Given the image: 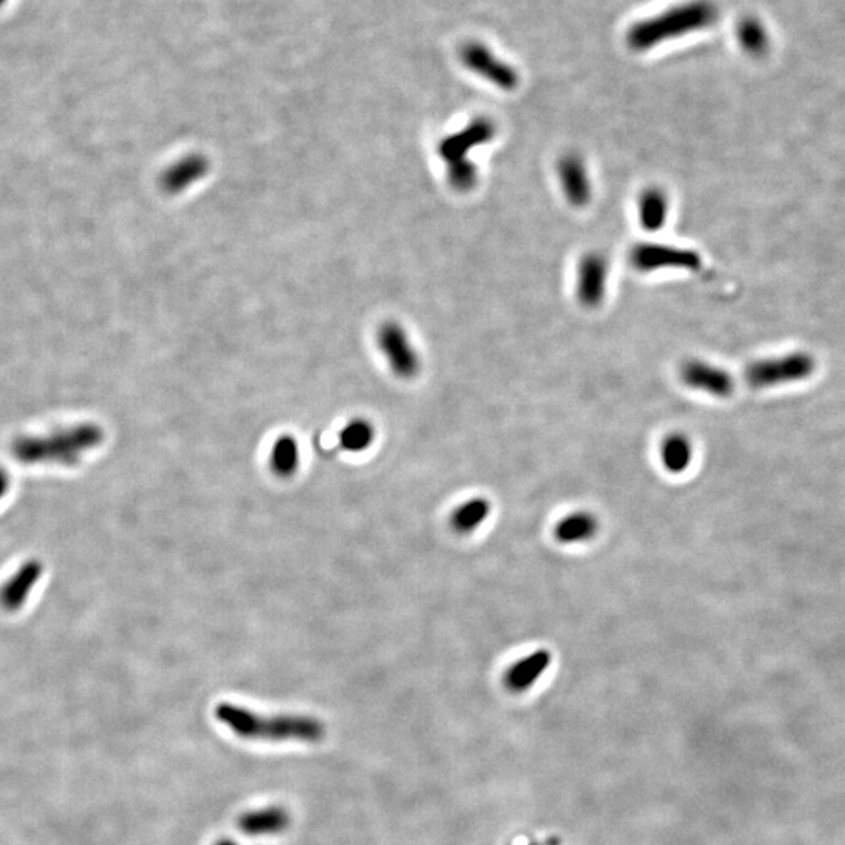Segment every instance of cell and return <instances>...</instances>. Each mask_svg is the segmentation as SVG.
I'll list each match as a JSON object with an SVG mask.
<instances>
[{"label": "cell", "instance_id": "cell-6", "mask_svg": "<svg viewBox=\"0 0 845 845\" xmlns=\"http://www.w3.org/2000/svg\"><path fill=\"white\" fill-rule=\"evenodd\" d=\"M630 260L631 265L641 273L667 268L697 271L702 267V257L697 252L662 243H639L631 249Z\"/></svg>", "mask_w": 845, "mask_h": 845}, {"label": "cell", "instance_id": "cell-18", "mask_svg": "<svg viewBox=\"0 0 845 845\" xmlns=\"http://www.w3.org/2000/svg\"><path fill=\"white\" fill-rule=\"evenodd\" d=\"M739 44L752 57H763L770 47L769 33L763 22L755 16H745L736 27Z\"/></svg>", "mask_w": 845, "mask_h": 845}, {"label": "cell", "instance_id": "cell-23", "mask_svg": "<svg viewBox=\"0 0 845 845\" xmlns=\"http://www.w3.org/2000/svg\"><path fill=\"white\" fill-rule=\"evenodd\" d=\"M216 845H237V844H235L234 841H229V839H226V841H220Z\"/></svg>", "mask_w": 845, "mask_h": 845}, {"label": "cell", "instance_id": "cell-17", "mask_svg": "<svg viewBox=\"0 0 845 845\" xmlns=\"http://www.w3.org/2000/svg\"><path fill=\"white\" fill-rule=\"evenodd\" d=\"M492 511V504L486 498H473L461 504L451 515V528L457 534H470L486 522Z\"/></svg>", "mask_w": 845, "mask_h": 845}, {"label": "cell", "instance_id": "cell-12", "mask_svg": "<svg viewBox=\"0 0 845 845\" xmlns=\"http://www.w3.org/2000/svg\"><path fill=\"white\" fill-rule=\"evenodd\" d=\"M551 659L553 658L550 651H533L531 655L525 656L507 669L504 673V686L514 694L529 691L537 680L542 678L543 673L547 672Z\"/></svg>", "mask_w": 845, "mask_h": 845}, {"label": "cell", "instance_id": "cell-20", "mask_svg": "<svg viewBox=\"0 0 845 845\" xmlns=\"http://www.w3.org/2000/svg\"><path fill=\"white\" fill-rule=\"evenodd\" d=\"M271 470L281 478H288L296 472L299 464L298 443L293 437L282 436L274 442L270 456Z\"/></svg>", "mask_w": 845, "mask_h": 845}, {"label": "cell", "instance_id": "cell-7", "mask_svg": "<svg viewBox=\"0 0 845 845\" xmlns=\"http://www.w3.org/2000/svg\"><path fill=\"white\" fill-rule=\"evenodd\" d=\"M462 63L482 79L504 91H514L520 83V74L514 66L504 62L479 41H468L459 52Z\"/></svg>", "mask_w": 845, "mask_h": 845}, {"label": "cell", "instance_id": "cell-4", "mask_svg": "<svg viewBox=\"0 0 845 845\" xmlns=\"http://www.w3.org/2000/svg\"><path fill=\"white\" fill-rule=\"evenodd\" d=\"M98 440V429H74L51 439L21 440L16 446V453L24 462L57 461L68 464L76 462L80 451L87 450L91 443H98Z\"/></svg>", "mask_w": 845, "mask_h": 845}, {"label": "cell", "instance_id": "cell-16", "mask_svg": "<svg viewBox=\"0 0 845 845\" xmlns=\"http://www.w3.org/2000/svg\"><path fill=\"white\" fill-rule=\"evenodd\" d=\"M639 220L642 227L650 232H656L664 227L669 215V198L666 191L659 187H650L642 191L639 198Z\"/></svg>", "mask_w": 845, "mask_h": 845}, {"label": "cell", "instance_id": "cell-22", "mask_svg": "<svg viewBox=\"0 0 845 845\" xmlns=\"http://www.w3.org/2000/svg\"><path fill=\"white\" fill-rule=\"evenodd\" d=\"M5 487H7V478H5L4 473L0 472V497H2Z\"/></svg>", "mask_w": 845, "mask_h": 845}, {"label": "cell", "instance_id": "cell-1", "mask_svg": "<svg viewBox=\"0 0 845 845\" xmlns=\"http://www.w3.org/2000/svg\"><path fill=\"white\" fill-rule=\"evenodd\" d=\"M216 719L226 725L238 738L252 741L318 742L324 738L326 728L320 720L309 716H262L245 706L220 703L215 709Z\"/></svg>", "mask_w": 845, "mask_h": 845}, {"label": "cell", "instance_id": "cell-9", "mask_svg": "<svg viewBox=\"0 0 845 845\" xmlns=\"http://www.w3.org/2000/svg\"><path fill=\"white\" fill-rule=\"evenodd\" d=\"M609 263L600 252H589L579 262L576 277V295L583 306L594 307L603 303L608 287Z\"/></svg>", "mask_w": 845, "mask_h": 845}, {"label": "cell", "instance_id": "cell-19", "mask_svg": "<svg viewBox=\"0 0 845 845\" xmlns=\"http://www.w3.org/2000/svg\"><path fill=\"white\" fill-rule=\"evenodd\" d=\"M692 443L684 434H670L661 445V461L667 472L680 473L686 472L687 467L692 462Z\"/></svg>", "mask_w": 845, "mask_h": 845}, {"label": "cell", "instance_id": "cell-25", "mask_svg": "<svg viewBox=\"0 0 845 845\" xmlns=\"http://www.w3.org/2000/svg\"><path fill=\"white\" fill-rule=\"evenodd\" d=\"M529 845H543V844H529Z\"/></svg>", "mask_w": 845, "mask_h": 845}, {"label": "cell", "instance_id": "cell-21", "mask_svg": "<svg viewBox=\"0 0 845 845\" xmlns=\"http://www.w3.org/2000/svg\"><path fill=\"white\" fill-rule=\"evenodd\" d=\"M374 439V429L371 423L362 418L349 421L348 425L340 432V446L343 450L351 453L367 450Z\"/></svg>", "mask_w": 845, "mask_h": 845}, {"label": "cell", "instance_id": "cell-2", "mask_svg": "<svg viewBox=\"0 0 845 845\" xmlns=\"http://www.w3.org/2000/svg\"><path fill=\"white\" fill-rule=\"evenodd\" d=\"M720 11L711 0H691L636 22L626 33V43L636 52L650 51L661 43L708 29L719 21Z\"/></svg>", "mask_w": 845, "mask_h": 845}, {"label": "cell", "instance_id": "cell-11", "mask_svg": "<svg viewBox=\"0 0 845 845\" xmlns=\"http://www.w3.org/2000/svg\"><path fill=\"white\" fill-rule=\"evenodd\" d=\"M559 184L564 196L575 207H584L592 199V182L583 157L575 152L565 154L558 163Z\"/></svg>", "mask_w": 845, "mask_h": 845}, {"label": "cell", "instance_id": "cell-8", "mask_svg": "<svg viewBox=\"0 0 845 845\" xmlns=\"http://www.w3.org/2000/svg\"><path fill=\"white\" fill-rule=\"evenodd\" d=\"M379 346L393 373L398 378L412 379L420 371V357L410 345L409 337L400 324L385 323L379 329Z\"/></svg>", "mask_w": 845, "mask_h": 845}, {"label": "cell", "instance_id": "cell-13", "mask_svg": "<svg viewBox=\"0 0 845 845\" xmlns=\"http://www.w3.org/2000/svg\"><path fill=\"white\" fill-rule=\"evenodd\" d=\"M290 813L284 806H267L262 810L248 811L238 819L237 825L246 836H274L290 827Z\"/></svg>", "mask_w": 845, "mask_h": 845}, {"label": "cell", "instance_id": "cell-3", "mask_svg": "<svg viewBox=\"0 0 845 845\" xmlns=\"http://www.w3.org/2000/svg\"><path fill=\"white\" fill-rule=\"evenodd\" d=\"M497 135V126L486 116L473 118L464 129L448 135L439 143L440 159L445 162L448 184L456 191H470L478 182V168L468 154L489 143Z\"/></svg>", "mask_w": 845, "mask_h": 845}, {"label": "cell", "instance_id": "cell-5", "mask_svg": "<svg viewBox=\"0 0 845 845\" xmlns=\"http://www.w3.org/2000/svg\"><path fill=\"white\" fill-rule=\"evenodd\" d=\"M816 360L806 353H792L774 359L758 360L745 370V382L753 389L802 381L814 373Z\"/></svg>", "mask_w": 845, "mask_h": 845}, {"label": "cell", "instance_id": "cell-10", "mask_svg": "<svg viewBox=\"0 0 845 845\" xmlns=\"http://www.w3.org/2000/svg\"><path fill=\"white\" fill-rule=\"evenodd\" d=\"M680 374L687 387L716 398H728L734 390L733 376L727 370L703 360H687Z\"/></svg>", "mask_w": 845, "mask_h": 845}, {"label": "cell", "instance_id": "cell-15", "mask_svg": "<svg viewBox=\"0 0 845 845\" xmlns=\"http://www.w3.org/2000/svg\"><path fill=\"white\" fill-rule=\"evenodd\" d=\"M598 520L590 512H573L562 518L561 522L554 528V537L559 543L570 545V543L587 542L594 539L598 533Z\"/></svg>", "mask_w": 845, "mask_h": 845}, {"label": "cell", "instance_id": "cell-14", "mask_svg": "<svg viewBox=\"0 0 845 845\" xmlns=\"http://www.w3.org/2000/svg\"><path fill=\"white\" fill-rule=\"evenodd\" d=\"M209 173V160L204 155L191 154L169 166L163 174L162 188L166 193H180Z\"/></svg>", "mask_w": 845, "mask_h": 845}, {"label": "cell", "instance_id": "cell-24", "mask_svg": "<svg viewBox=\"0 0 845 845\" xmlns=\"http://www.w3.org/2000/svg\"><path fill=\"white\" fill-rule=\"evenodd\" d=\"M5 2H7V0H0V7H2V5L5 4Z\"/></svg>", "mask_w": 845, "mask_h": 845}]
</instances>
